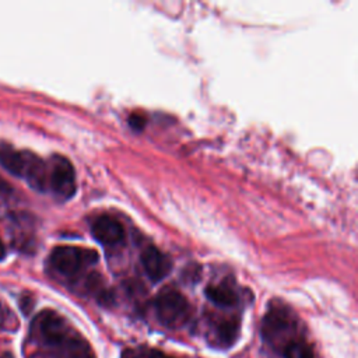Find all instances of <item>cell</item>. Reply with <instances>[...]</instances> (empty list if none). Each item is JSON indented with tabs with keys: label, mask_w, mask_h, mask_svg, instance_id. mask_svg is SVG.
<instances>
[{
	"label": "cell",
	"mask_w": 358,
	"mask_h": 358,
	"mask_svg": "<svg viewBox=\"0 0 358 358\" xmlns=\"http://www.w3.org/2000/svg\"><path fill=\"white\" fill-rule=\"evenodd\" d=\"M0 164L13 175L25 179L38 192L46 190V164L29 151H17L10 144L0 141Z\"/></svg>",
	"instance_id": "6da1fadb"
},
{
	"label": "cell",
	"mask_w": 358,
	"mask_h": 358,
	"mask_svg": "<svg viewBox=\"0 0 358 358\" xmlns=\"http://www.w3.org/2000/svg\"><path fill=\"white\" fill-rule=\"evenodd\" d=\"M96 262L98 253L94 249L78 246H57L49 255L50 267L64 277H74Z\"/></svg>",
	"instance_id": "7a4b0ae2"
},
{
	"label": "cell",
	"mask_w": 358,
	"mask_h": 358,
	"mask_svg": "<svg viewBox=\"0 0 358 358\" xmlns=\"http://www.w3.org/2000/svg\"><path fill=\"white\" fill-rule=\"evenodd\" d=\"M154 305L158 320L166 327H179L190 317V303L176 289H164Z\"/></svg>",
	"instance_id": "3957f363"
},
{
	"label": "cell",
	"mask_w": 358,
	"mask_h": 358,
	"mask_svg": "<svg viewBox=\"0 0 358 358\" xmlns=\"http://www.w3.org/2000/svg\"><path fill=\"white\" fill-rule=\"evenodd\" d=\"M48 166V189L53 196L62 201L69 200L74 196L76 185V172L71 162L62 157L53 155Z\"/></svg>",
	"instance_id": "277c9868"
},
{
	"label": "cell",
	"mask_w": 358,
	"mask_h": 358,
	"mask_svg": "<svg viewBox=\"0 0 358 358\" xmlns=\"http://www.w3.org/2000/svg\"><path fill=\"white\" fill-rule=\"evenodd\" d=\"M295 329V322L291 312L285 308H271L264 316L262 333L267 343L278 344L287 336H291Z\"/></svg>",
	"instance_id": "5b68a950"
},
{
	"label": "cell",
	"mask_w": 358,
	"mask_h": 358,
	"mask_svg": "<svg viewBox=\"0 0 358 358\" xmlns=\"http://www.w3.org/2000/svg\"><path fill=\"white\" fill-rule=\"evenodd\" d=\"M141 266L151 281L164 280L172 270V260L155 246H147L140 255Z\"/></svg>",
	"instance_id": "8992f818"
},
{
	"label": "cell",
	"mask_w": 358,
	"mask_h": 358,
	"mask_svg": "<svg viewBox=\"0 0 358 358\" xmlns=\"http://www.w3.org/2000/svg\"><path fill=\"white\" fill-rule=\"evenodd\" d=\"M94 238L105 246H115L124 241V228L116 218L110 215H101L94 220L91 225Z\"/></svg>",
	"instance_id": "52a82bcc"
},
{
	"label": "cell",
	"mask_w": 358,
	"mask_h": 358,
	"mask_svg": "<svg viewBox=\"0 0 358 358\" xmlns=\"http://www.w3.org/2000/svg\"><path fill=\"white\" fill-rule=\"evenodd\" d=\"M207 298L218 306H235L239 301L236 291L228 284H210L206 287Z\"/></svg>",
	"instance_id": "ba28073f"
},
{
	"label": "cell",
	"mask_w": 358,
	"mask_h": 358,
	"mask_svg": "<svg viewBox=\"0 0 358 358\" xmlns=\"http://www.w3.org/2000/svg\"><path fill=\"white\" fill-rule=\"evenodd\" d=\"M217 336H218V340L225 347L232 345L239 336V320L236 317H229L222 320L217 327Z\"/></svg>",
	"instance_id": "9c48e42d"
},
{
	"label": "cell",
	"mask_w": 358,
	"mask_h": 358,
	"mask_svg": "<svg viewBox=\"0 0 358 358\" xmlns=\"http://www.w3.org/2000/svg\"><path fill=\"white\" fill-rule=\"evenodd\" d=\"M284 358H313V352L306 343L294 340L285 345Z\"/></svg>",
	"instance_id": "30bf717a"
},
{
	"label": "cell",
	"mask_w": 358,
	"mask_h": 358,
	"mask_svg": "<svg viewBox=\"0 0 358 358\" xmlns=\"http://www.w3.org/2000/svg\"><path fill=\"white\" fill-rule=\"evenodd\" d=\"M14 197V189L0 178V211L10 207Z\"/></svg>",
	"instance_id": "8fae6325"
},
{
	"label": "cell",
	"mask_w": 358,
	"mask_h": 358,
	"mask_svg": "<svg viewBox=\"0 0 358 358\" xmlns=\"http://www.w3.org/2000/svg\"><path fill=\"white\" fill-rule=\"evenodd\" d=\"M129 124L134 130H141L145 126V117L141 113H131L129 116Z\"/></svg>",
	"instance_id": "7c38bea8"
},
{
	"label": "cell",
	"mask_w": 358,
	"mask_h": 358,
	"mask_svg": "<svg viewBox=\"0 0 358 358\" xmlns=\"http://www.w3.org/2000/svg\"><path fill=\"white\" fill-rule=\"evenodd\" d=\"M20 305H21V310L24 312V315H28L31 312V309H32L34 302H32V299L29 296H24V298H21V303Z\"/></svg>",
	"instance_id": "4fadbf2b"
},
{
	"label": "cell",
	"mask_w": 358,
	"mask_h": 358,
	"mask_svg": "<svg viewBox=\"0 0 358 358\" xmlns=\"http://www.w3.org/2000/svg\"><path fill=\"white\" fill-rule=\"evenodd\" d=\"M147 358H173V357H169L166 354H164L162 351H158V350H151L147 355Z\"/></svg>",
	"instance_id": "5bb4252c"
},
{
	"label": "cell",
	"mask_w": 358,
	"mask_h": 358,
	"mask_svg": "<svg viewBox=\"0 0 358 358\" xmlns=\"http://www.w3.org/2000/svg\"><path fill=\"white\" fill-rule=\"evenodd\" d=\"M6 256V248H4V243L0 241V262L4 259Z\"/></svg>",
	"instance_id": "9a60e30c"
}]
</instances>
